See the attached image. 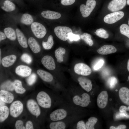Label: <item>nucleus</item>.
<instances>
[{"mask_svg":"<svg viewBox=\"0 0 129 129\" xmlns=\"http://www.w3.org/2000/svg\"><path fill=\"white\" fill-rule=\"evenodd\" d=\"M125 117H129V114L126 112H118L116 113L114 116V118L116 119H118Z\"/></svg>","mask_w":129,"mask_h":129,"instance_id":"nucleus-40","label":"nucleus"},{"mask_svg":"<svg viewBox=\"0 0 129 129\" xmlns=\"http://www.w3.org/2000/svg\"><path fill=\"white\" fill-rule=\"evenodd\" d=\"M28 44L31 50L34 53L39 52L41 50L40 47L36 40L33 37H29L28 39Z\"/></svg>","mask_w":129,"mask_h":129,"instance_id":"nucleus-21","label":"nucleus"},{"mask_svg":"<svg viewBox=\"0 0 129 129\" xmlns=\"http://www.w3.org/2000/svg\"><path fill=\"white\" fill-rule=\"evenodd\" d=\"M95 33L97 36L104 39L108 38L109 36V35L107 31L102 28L97 29Z\"/></svg>","mask_w":129,"mask_h":129,"instance_id":"nucleus-35","label":"nucleus"},{"mask_svg":"<svg viewBox=\"0 0 129 129\" xmlns=\"http://www.w3.org/2000/svg\"><path fill=\"white\" fill-rule=\"evenodd\" d=\"M32 70L29 67L24 65L18 66L15 70V72L19 75L23 77H26L30 75Z\"/></svg>","mask_w":129,"mask_h":129,"instance_id":"nucleus-14","label":"nucleus"},{"mask_svg":"<svg viewBox=\"0 0 129 129\" xmlns=\"http://www.w3.org/2000/svg\"><path fill=\"white\" fill-rule=\"evenodd\" d=\"M127 3L128 5H129V0H127Z\"/></svg>","mask_w":129,"mask_h":129,"instance_id":"nucleus-55","label":"nucleus"},{"mask_svg":"<svg viewBox=\"0 0 129 129\" xmlns=\"http://www.w3.org/2000/svg\"><path fill=\"white\" fill-rule=\"evenodd\" d=\"M21 60L24 62L28 64H30L32 61L31 56L27 53H24L21 57Z\"/></svg>","mask_w":129,"mask_h":129,"instance_id":"nucleus-39","label":"nucleus"},{"mask_svg":"<svg viewBox=\"0 0 129 129\" xmlns=\"http://www.w3.org/2000/svg\"><path fill=\"white\" fill-rule=\"evenodd\" d=\"M67 115V112L63 109H56L50 114V119L53 121H56L62 120L65 118Z\"/></svg>","mask_w":129,"mask_h":129,"instance_id":"nucleus-11","label":"nucleus"},{"mask_svg":"<svg viewBox=\"0 0 129 129\" xmlns=\"http://www.w3.org/2000/svg\"><path fill=\"white\" fill-rule=\"evenodd\" d=\"M76 128L77 129H86L84 122L82 120L78 121L77 124Z\"/></svg>","mask_w":129,"mask_h":129,"instance_id":"nucleus-44","label":"nucleus"},{"mask_svg":"<svg viewBox=\"0 0 129 129\" xmlns=\"http://www.w3.org/2000/svg\"><path fill=\"white\" fill-rule=\"evenodd\" d=\"M65 52V49L62 47H59L55 50V55L58 62L61 63L63 61V55Z\"/></svg>","mask_w":129,"mask_h":129,"instance_id":"nucleus-29","label":"nucleus"},{"mask_svg":"<svg viewBox=\"0 0 129 129\" xmlns=\"http://www.w3.org/2000/svg\"><path fill=\"white\" fill-rule=\"evenodd\" d=\"M120 32L129 38V26L127 24H124L120 27Z\"/></svg>","mask_w":129,"mask_h":129,"instance_id":"nucleus-36","label":"nucleus"},{"mask_svg":"<svg viewBox=\"0 0 129 129\" xmlns=\"http://www.w3.org/2000/svg\"><path fill=\"white\" fill-rule=\"evenodd\" d=\"M109 72V70L107 69H105L102 72L103 74L104 75H108Z\"/></svg>","mask_w":129,"mask_h":129,"instance_id":"nucleus-50","label":"nucleus"},{"mask_svg":"<svg viewBox=\"0 0 129 129\" xmlns=\"http://www.w3.org/2000/svg\"><path fill=\"white\" fill-rule=\"evenodd\" d=\"M4 32L6 37L10 40L14 41L16 39V36L15 30L10 27H7L5 28Z\"/></svg>","mask_w":129,"mask_h":129,"instance_id":"nucleus-25","label":"nucleus"},{"mask_svg":"<svg viewBox=\"0 0 129 129\" xmlns=\"http://www.w3.org/2000/svg\"><path fill=\"white\" fill-rule=\"evenodd\" d=\"M14 90L16 93L22 94L26 91V89L22 86V82L18 80H15L13 82Z\"/></svg>","mask_w":129,"mask_h":129,"instance_id":"nucleus-27","label":"nucleus"},{"mask_svg":"<svg viewBox=\"0 0 129 129\" xmlns=\"http://www.w3.org/2000/svg\"><path fill=\"white\" fill-rule=\"evenodd\" d=\"M110 129H115V127L114 126H111L109 128Z\"/></svg>","mask_w":129,"mask_h":129,"instance_id":"nucleus-53","label":"nucleus"},{"mask_svg":"<svg viewBox=\"0 0 129 129\" xmlns=\"http://www.w3.org/2000/svg\"><path fill=\"white\" fill-rule=\"evenodd\" d=\"M54 44V42L52 35H50L48 37L46 42L43 41L42 45L43 48L45 49H49L51 48Z\"/></svg>","mask_w":129,"mask_h":129,"instance_id":"nucleus-31","label":"nucleus"},{"mask_svg":"<svg viewBox=\"0 0 129 129\" xmlns=\"http://www.w3.org/2000/svg\"><path fill=\"white\" fill-rule=\"evenodd\" d=\"M104 62V60L103 59H100L94 65L93 69L97 70L100 69L103 66Z\"/></svg>","mask_w":129,"mask_h":129,"instance_id":"nucleus-42","label":"nucleus"},{"mask_svg":"<svg viewBox=\"0 0 129 129\" xmlns=\"http://www.w3.org/2000/svg\"><path fill=\"white\" fill-rule=\"evenodd\" d=\"M27 106L28 110L32 115L36 116L40 115V108L38 104L34 100H29L27 102Z\"/></svg>","mask_w":129,"mask_h":129,"instance_id":"nucleus-10","label":"nucleus"},{"mask_svg":"<svg viewBox=\"0 0 129 129\" xmlns=\"http://www.w3.org/2000/svg\"><path fill=\"white\" fill-rule=\"evenodd\" d=\"M6 36L4 32L0 31V41L5 39Z\"/></svg>","mask_w":129,"mask_h":129,"instance_id":"nucleus-48","label":"nucleus"},{"mask_svg":"<svg viewBox=\"0 0 129 129\" xmlns=\"http://www.w3.org/2000/svg\"><path fill=\"white\" fill-rule=\"evenodd\" d=\"M49 126L51 129H64L66 127L65 123L61 121L52 122Z\"/></svg>","mask_w":129,"mask_h":129,"instance_id":"nucleus-30","label":"nucleus"},{"mask_svg":"<svg viewBox=\"0 0 129 129\" xmlns=\"http://www.w3.org/2000/svg\"><path fill=\"white\" fill-rule=\"evenodd\" d=\"M16 57L14 55H10L4 57L1 61L2 65L8 67L12 65L15 62Z\"/></svg>","mask_w":129,"mask_h":129,"instance_id":"nucleus-22","label":"nucleus"},{"mask_svg":"<svg viewBox=\"0 0 129 129\" xmlns=\"http://www.w3.org/2000/svg\"><path fill=\"white\" fill-rule=\"evenodd\" d=\"M3 5L1 6V9L7 12H11L14 11L16 6L12 2L8 0L5 1L3 3Z\"/></svg>","mask_w":129,"mask_h":129,"instance_id":"nucleus-26","label":"nucleus"},{"mask_svg":"<svg viewBox=\"0 0 129 129\" xmlns=\"http://www.w3.org/2000/svg\"><path fill=\"white\" fill-rule=\"evenodd\" d=\"M37 73L44 81L49 82H51L53 80L52 75L48 72L41 70H37Z\"/></svg>","mask_w":129,"mask_h":129,"instance_id":"nucleus-23","label":"nucleus"},{"mask_svg":"<svg viewBox=\"0 0 129 129\" xmlns=\"http://www.w3.org/2000/svg\"><path fill=\"white\" fill-rule=\"evenodd\" d=\"M26 129H33V127L32 123L30 121H27L26 124Z\"/></svg>","mask_w":129,"mask_h":129,"instance_id":"nucleus-46","label":"nucleus"},{"mask_svg":"<svg viewBox=\"0 0 129 129\" xmlns=\"http://www.w3.org/2000/svg\"><path fill=\"white\" fill-rule=\"evenodd\" d=\"M79 84L81 87L87 92L90 91L92 88V84L89 79L83 76H80L78 78Z\"/></svg>","mask_w":129,"mask_h":129,"instance_id":"nucleus-15","label":"nucleus"},{"mask_svg":"<svg viewBox=\"0 0 129 129\" xmlns=\"http://www.w3.org/2000/svg\"><path fill=\"white\" fill-rule=\"evenodd\" d=\"M0 88L1 90L8 91H13L14 90L13 82L10 81H6L1 85Z\"/></svg>","mask_w":129,"mask_h":129,"instance_id":"nucleus-32","label":"nucleus"},{"mask_svg":"<svg viewBox=\"0 0 129 129\" xmlns=\"http://www.w3.org/2000/svg\"><path fill=\"white\" fill-rule=\"evenodd\" d=\"M37 76L36 74L33 73L31 74L27 79V82L29 85L31 86L34 84L36 81Z\"/></svg>","mask_w":129,"mask_h":129,"instance_id":"nucleus-38","label":"nucleus"},{"mask_svg":"<svg viewBox=\"0 0 129 129\" xmlns=\"http://www.w3.org/2000/svg\"><path fill=\"white\" fill-rule=\"evenodd\" d=\"M126 128V125H125L122 124L116 127H115V129H125Z\"/></svg>","mask_w":129,"mask_h":129,"instance_id":"nucleus-49","label":"nucleus"},{"mask_svg":"<svg viewBox=\"0 0 129 129\" xmlns=\"http://www.w3.org/2000/svg\"><path fill=\"white\" fill-rule=\"evenodd\" d=\"M97 121V118L94 117H92L89 118L86 124V129H94V126Z\"/></svg>","mask_w":129,"mask_h":129,"instance_id":"nucleus-33","label":"nucleus"},{"mask_svg":"<svg viewBox=\"0 0 129 129\" xmlns=\"http://www.w3.org/2000/svg\"><path fill=\"white\" fill-rule=\"evenodd\" d=\"M20 21L21 24L27 26L31 25L34 22V19L32 16L28 13L23 14Z\"/></svg>","mask_w":129,"mask_h":129,"instance_id":"nucleus-24","label":"nucleus"},{"mask_svg":"<svg viewBox=\"0 0 129 129\" xmlns=\"http://www.w3.org/2000/svg\"><path fill=\"white\" fill-rule=\"evenodd\" d=\"M0 100L7 103H11L14 99L13 94L6 90H1L0 91Z\"/></svg>","mask_w":129,"mask_h":129,"instance_id":"nucleus-20","label":"nucleus"},{"mask_svg":"<svg viewBox=\"0 0 129 129\" xmlns=\"http://www.w3.org/2000/svg\"><path fill=\"white\" fill-rule=\"evenodd\" d=\"M1 49H0V63H1Z\"/></svg>","mask_w":129,"mask_h":129,"instance_id":"nucleus-54","label":"nucleus"},{"mask_svg":"<svg viewBox=\"0 0 129 129\" xmlns=\"http://www.w3.org/2000/svg\"><path fill=\"white\" fill-rule=\"evenodd\" d=\"M75 0H61V4L64 5H69L73 4Z\"/></svg>","mask_w":129,"mask_h":129,"instance_id":"nucleus-45","label":"nucleus"},{"mask_svg":"<svg viewBox=\"0 0 129 129\" xmlns=\"http://www.w3.org/2000/svg\"><path fill=\"white\" fill-rule=\"evenodd\" d=\"M81 39L90 46H91L93 44V40L91 39V35L86 33H84L81 36Z\"/></svg>","mask_w":129,"mask_h":129,"instance_id":"nucleus-34","label":"nucleus"},{"mask_svg":"<svg viewBox=\"0 0 129 129\" xmlns=\"http://www.w3.org/2000/svg\"><path fill=\"white\" fill-rule=\"evenodd\" d=\"M15 127L16 129H25V127L23 126V122L20 120H18L16 121Z\"/></svg>","mask_w":129,"mask_h":129,"instance_id":"nucleus-43","label":"nucleus"},{"mask_svg":"<svg viewBox=\"0 0 129 129\" xmlns=\"http://www.w3.org/2000/svg\"><path fill=\"white\" fill-rule=\"evenodd\" d=\"M96 4L95 0H87L86 5L84 4L81 5L80 10L82 16L86 17L89 16L94 8Z\"/></svg>","mask_w":129,"mask_h":129,"instance_id":"nucleus-3","label":"nucleus"},{"mask_svg":"<svg viewBox=\"0 0 129 129\" xmlns=\"http://www.w3.org/2000/svg\"><path fill=\"white\" fill-rule=\"evenodd\" d=\"M23 108L22 103L19 101L13 102L11 105L9 109L10 115L14 118L17 117L22 113Z\"/></svg>","mask_w":129,"mask_h":129,"instance_id":"nucleus-5","label":"nucleus"},{"mask_svg":"<svg viewBox=\"0 0 129 129\" xmlns=\"http://www.w3.org/2000/svg\"><path fill=\"white\" fill-rule=\"evenodd\" d=\"M117 82V79L114 76L110 77L108 80L107 83L109 87L111 88H113L115 86Z\"/></svg>","mask_w":129,"mask_h":129,"instance_id":"nucleus-37","label":"nucleus"},{"mask_svg":"<svg viewBox=\"0 0 129 129\" xmlns=\"http://www.w3.org/2000/svg\"><path fill=\"white\" fill-rule=\"evenodd\" d=\"M128 80L129 81V75L128 76Z\"/></svg>","mask_w":129,"mask_h":129,"instance_id":"nucleus-57","label":"nucleus"},{"mask_svg":"<svg viewBox=\"0 0 129 129\" xmlns=\"http://www.w3.org/2000/svg\"><path fill=\"white\" fill-rule=\"evenodd\" d=\"M43 18L49 20H55L59 18L61 15L59 13L50 10L43 11L41 13Z\"/></svg>","mask_w":129,"mask_h":129,"instance_id":"nucleus-19","label":"nucleus"},{"mask_svg":"<svg viewBox=\"0 0 129 129\" xmlns=\"http://www.w3.org/2000/svg\"><path fill=\"white\" fill-rule=\"evenodd\" d=\"M117 51L116 48L114 46L106 45L101 47L97 51L99 54L107 55L115 53Z\"/></svg>","mask_w":129,"mask_h":129,"instance_id":"nucleus-18","label":"nucleus"},{"mask_svg":"<svg viewBox=\"0 0 129 129\" xmlns=\"http://www.w3.org/2000/svg\"><path fill=\"white\" fill-rule=\"evenodd\" d=\"M54 33L60 40L66 41L68 39V35L70 32H72V29L66 26H58L55 27L54 29Z\"/></svg>","mask_w":129,"mask_h":129,"instance_id":"nucleus-4","label":"nucleus"},{"mask_svg":"<svg viewBox=\"0 0 129 129\" xmlns=\"http://www.w3.org/2000/svg\"><path fill=\"white\" fill-rule=\"evenodd\" d=\"M124 15V13L122 11L114 12L104 17V21L108 24L114 23L122 18Z\"/></svg>","mask_w":129,"mask_h":129,"instance_id":"nucleus-7","label":"nucleus"},{"mask_svg":"<svg viewBox=\"0 0 129 129\" xmlns=\"http://www.w3.org/2000/svg\"><path fill=\"white\" fill-rule=\"evenodd\" d=\"M74 70L75 73L83 76L89 75L91 72V69L89 66L83 63H80L75 64Z\"/></svg>","mask_w":129,"mask_h":129,"instance_id":"nucleus-8","label":"nucleus"},{"mask_svg":"<svg viewBox=\"0 0 129 129\" xmlns=\"http://www.w3.org/2000/svg\"></svg>","mask_w":129,"mask_h":129,"instance_id":"nucleus-58","label":"nucleus"},{"mask_svg":"<svg viewBox=\"0 0 129 129\" xmlns=\"http://www.w3.org/2000/svg\"><path fill=\"white\" fill-rule=\"evenodd\" d=\"M120 112H126L127 111H129V106L128 107L122 105L121 106L119 109Z\"/></svg>","mask_w":129,"mask_h":129,"instance_id":"nucleus-47","label":"nucleus"},{"mask_svg":"<svg viewBox=\"0 0 129 129\" xmlns=\"http://www.w3.org/2000/svg\"><path fill=\"white\" fill-rule=\"evenodd\" d=\"M80 39L79 35L75 34L72 32L70 33L68 35V39L70 41H77Z\"/></svg>","mask_w":129,"mask_h":129,"instance_id":"nucleus-41","label":"nucleus"},{"mask_svg":"<svg viewBox=\"0 0 129 129\" xmlns=\"http://www.w3.org/2000/svg\"><path fill=\"white\" fill-rule=\"evenodd\" d=\"M127 69L128 71L129 72V59L127 62Z\"/></svg>","mask_w":129,"mask_h":129,"instance_id":"nucleus-52","label":"nucleus"},{"mask_svg":"<svg viewBox=\"0 0 129 129\" xmlns=\"http://www.w3.org/2000/svg\"><path fill=\"white\" fill-rule=\"evenodd\" d=\"M30 28L34 35L38 38H43L47 33L45 27L39 22H33L31 25Z\"/></svg>","mask_w":129,"mask_h":129,"instance_id":"nucleus-1","label":"nucleus"},{"mask_svg":"<svg viewBox=\"0 0 129 129\" xmlns=\"http://www.w3.org/2000/svg\"><path fill=\"white\" fill-rule=\"evenodd\" d=\"M119 95L122 102L129 106V89L125 87L121 88L119 91Z\"/></svg>","mask_w":129,"mask_h":129,"instance_id":"nucleus-16","label":"nucleus"},{"mask_svg":"<svg viewBox=\"0 0 129 129\" xmlns=\"http://www.w3.org/2000/svg\"><path fill=\"white\" fill-rule=\"evenodd\" d=\"M44 66L47 69L53 70L55 68V65L53 58L51 56L46 55L43 57L41 60Z\"/></svg>","mask_w":129,"mask_h":129,"instance_id":"nucleus-13","label":"nucleus"},{"mask_svg":"<svg viewBox=\"0 0 129 129\" xmlns=\"http://www.w3.org/2000/svg\"><path fill=\"white\" fill-rule=\"evenodd\" d=\"M0 107L5 106V103L4 101L0 100Z\"/></svg>","mask_w":129,"mask_h":129,"instance_id":"nucleus-51","label":"nucleus"},{"mask_svg":"<svg viewBox=\"0 0 129 129\" xmlns=\"http://www.w3.org/2000/svg\"><path fill=\"white\" fill-rule=\"evenodd\" d=\"M9 110L6 106H4L0 108V121L2 122L8 117L9 114Z\"/></svg>","mask_w":129,"mask_h":129,"instance_id":"nucleus-28","label":"nucleus"},{"mask_svg":"<svg viewBox=\"0 0 129 129\" xmlns=\"http://www.w3.org/2000/svg\"><path fill=\"white\" fill-rule=\"evenodd\" d=\"M81 97L78 95L74 97L73 101L75 105L82 107H86L89 104L90 102V97L89 95L86 93H83Z\"/></svg>","mask_w":129,"mask_h":129,"instance_id":"nucleus-6","label":"nucleus"},{"mask_svg":"<svg viewBox=\"0 0 129 129\" xmlns=\"http://www.w3.org/2000/svg\"><path fill=\"white\" fill-rule=\"evenodd\" d=\"M16 38L20 45L23 48H26L28 47L27 39L22 32L19 28L15 29Z\"/></svg>","mask_w":129,"mask_h":129,"instance_id":"nucleus-17","label":"nucleus"},{"mask_svg":"<svg viewBox=\"0 0 129 129\" xmlns=\"http://www.w3.org/2000/svg\"><path fill=\"white\" fill-rule=\"evenodd\" d=\"M126 3V0H113L109 4L108 9L111 12L117 11L123 9Z\"/></svg>","mask_w":129,"mask_h":129,"instance_id":"nucleus-9","label":"nucleus"},{"mask_svg":"<svg viewBox=\"0 0 129 129\" xmlns=\"http://www.w3.org/2000/svg\"><path fill=\"white\" fill-rule=\"evenodd\" d=\"M37 100L39 105L44 108H50L51 105V100L49 96L46 92L41 91L38 93Z\"/></svg>","mask_w":129,"mask_h":129,"instance_id":"nucleus-2","label":"nucleus"},{"mask_svg":"<svg viewBox=\"0 0 129 129\" xmlns=\"http://www.w3.org/2000/svg\"><path fill=\"white\" fill-rule=\"evenodd\" d=\"M128 24L129 25V21H128Z\"/></svg>","mask_w":129,"mask_h":129,"instance_id":"nucleus-56","label":"nucleus"},{"mask_svg":"<svg viewBox=\"0 0 129 129\" xmlns=\"http://www.w3.org/2000/svg\"><path fill=\"white\" fill-rule=\"evenodd\" d=\"M108 101V94L106 91H102L98 95L97 99V104L100 108H104L106 106Z\"/></svg>","mask_w":129,"mask_h":129,"instance_id":"nucleus-12","label":"nucleus"}]
</instances>
